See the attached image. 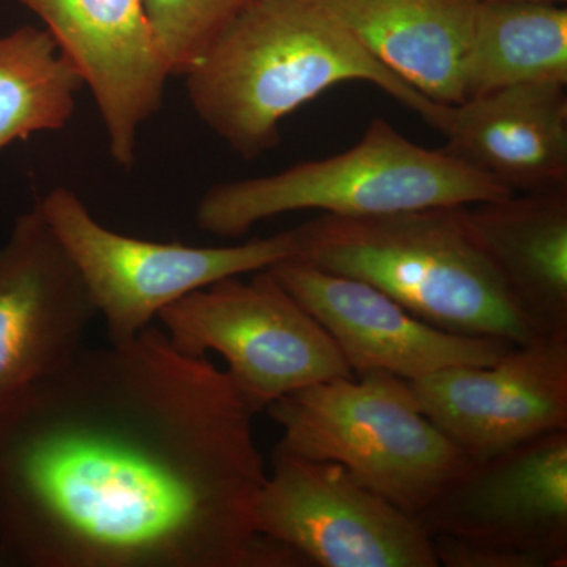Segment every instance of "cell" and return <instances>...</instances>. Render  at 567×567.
<instances>
[{
  "instance_id": "obj_3",
  "label": "cell",
  "mask_w": 567,
  "mask_h": 567,
  "mask_svg": "<svg viewBox=\"0 0 567 567\" xmlns=\"http://www.w3.org/2000/svg\"><path fill=\"white\" fill-rule=\"evenodd\" d=\"M465 205L369 216L322 215L295 227L309 265L377 287L450 333L525 344L537 336L473 240Z\"/></svg>"
},
{
  "instance_id": "obj_20",
  "label": "cell",
  "mask_w": 567,
  "mask_h": 567,
  "mask_svg": "<svg viewBox=\"0 0 567 567\" xmlns=\"http://www.w3.org/2000/svg\"><path fill=\"white\" fill-rule=\"evenodd\" d=\"M483 2V0H477ZM511 2H548V3H566L567 0H511Z\"/></svg>"
},
{
  "instance_id": "obj_10",
  "label": "cell",
  "mask_w": 567,
  "mask_h": 567,
  "mask_svg": "<svg viewBox=\"0 0 567 567\" xmlns=\"http://www.w3.org/2000/svg\"><path fill=\"white\" fill-rule=\"evenodd\" d=\"M421 412L472 462L567 431V334H537L491 365L410 382Z\"/></svg>"
},
{
  "instance_id": "obj_6",
  "label": "cell",
  "mask_w": 567,
  "mask_h": 567,
  "mask_svg": "<svg viewBox=\"0 0 567 567\" xmlns=\"http://www.w3.org/2000/svg\"><path fill=\"white\" fill-rule=\"evenodd\" d=\"M37 205L80 270L110 342L130 341L186 295L298 256L295 227L233 246L162 244L107 229L63 186Z\"/></svg>"
},
{
  "instance_id": "obj_12",
  "label": "cell",
  "mask_w": 567,
  "mask_h": 567,
  "mask_svg": "<svg viewBox=\"0 0 567 567\" xmlns=\"http://www.w3.org/2000/svg\"><path fill=\"white\" fill-rule=\"evenodd\" d=\"M40 18L99 107L112 159L132 169L137 134L173 76L144 0H17Z\"/></svg>"
},
{
  "instance_id": "obj_7",
  "label": "cell",
  "mask_w": 567,
  "mask_h": 567,
  "mask_svg": "<svg viewBox=\"0 0 567 567\" xmlns=\"http://www.w3.org/2000/svg\"><path fill=\"white\" fill-rule=\"evenodd\" d=\"M164 333L183 353L221 354L254 415L284 395L354 377L322 324L267 270L223 279L163 309Z\"/></svg>"
},
{
  "instance_id": "obj_4",
  "label": "cell",
  "mask_w": 567,
  "mask_h": 567,
  "mask_svg": "<svg viewBox=\"0 0 567 567\" xmlns=\"http://www.w3.org/2000/svg\"><path fill=\"white\" fill-rule=\"evenodd\" d=\"M513 194L443 148L421 147L377 117L349 151L293 164L278 174L212 186L197 203L196 223L216 237L240 238L256 224L286 213L383 215L487 203Z\"/></svg>"
},
{
  "instance_id": "obj_2",
  "label": "cell",
  "mask_w": 567,
  "mask_h": 567,
  "mask_svg": "<svg viewBox=\"0 0 567 567\" xmlns=\"http://www.w3.org/2000/svg\"><path fill=\"white\" fill-rule=\"evenodd\" d=\"M183 78L197 117L245 159L275 148L290 114L342 82L375 85L420 117L434 102L316 0H251Z\"/></svg>"
},
{
  "instance_id": "obj_13",
  "label": "cell",
  "mask_w": 567,
  "mask_h": 567,
  "mask_svg": "<svg viewBox=\"0 0 567 567\" xmlns=\"http://www.w3.org/2000/svg\"><path fill=\"white\" fill-rule=\"evenodd\" d=\"M270 270L322 324L357 375L380 371L412 382L451 365L494 364L516 346L503 338L450 333L417 319L371 284L300 259Z\"/></svg>"
},
{
  "instance_id": "obj_15",
  "label": "cell",
  "mask_w": 567,
  "mask_h": 567,
  "mask_svg": "<svg viewBox=\"0 0 567 567\" xmlns=\"http://www.w3.org/2000/svg\"><path fill=\"white\" fill-rule=\"evenodd\" d=\"M473 240L536 334H567V188L465 205Z\"/></svg>"
},
{
  "instance_id": "obj_8",
  "label": "cell",
  "mask_w": 567,
  "mask_h": 567,
  "mask_svg": "<svg viewBox=\"0 0 567 567\" xmlns=\"http://www.w3.org/2000/svg\"><path fill=\"white\" fill-rule=\"evenodd\" d=\"M254 528L322 567H439L412 514L361 484L341 464L276 447L254 505Z\"/></svg>"
},
{
  "instance_id": "obj_11",
  "label": "cell",
  "mask_w": 567,
  "mask_h": 567,
  "mask_svg": "<svg viewBox=\"0 0 567 567\" xmlns=\"http://www.w3.org/2000/svg\"><path fill=\"white\" fill-rule=\"evenodd\" d=\"M96 317L80 270L33 205L0 245V410L73 360Z\"/></svg>"
},
{
  "instance_id": "obj_19",
  "label": "cell",
  "mask_w": 567,
  "mask_h": 567,
  "mask_svg": "<svg viewBox=\"0 0 567 567\" xmlns=\"http://www.w3.org/2000/svg\"><path fill=\"white\" fill-rule=\"evenodd\" d=\"M251 0H144L173 76H185Z\"/></svg>"
},
{
  "instance_id": "obj_5",
  "label": "cell",
  "mask_w": 567,
  "mask_h": 567,
  "mask_svg": "<svg viewBox=\"0 0 567 567\" xmlns=\"http://www.w3.org/2000/svg\"><path fill=\"white\" fill-rule=\"evenodd\" d=\"M267 412L282 429L276 447L341 464L415 517L472 462L421 412L409 380L388 372L315 383Z\"/></svg>"
},
{
  "instance_id": "obj_14",
  "label": "cell",
  "mask_w": 567,
  "mask_h": 567,
  "mask_svg": "<svg viewBox=\"0 0 567 567\" xmlns=\"http://www.w3.org/2000/svg\"><path fill=\"white\" fill-rule=\"evenodd\" d=\"M423 121L445 137L443 151L511 193L567 188V85L522 84L432 102Z\"/></svg>"
},
{
  "instance_id": "obj_9",
  "label": "cell",
  "mask_w": 567,
  "mask_h": 567,
  "mask_svg": "<svg viewBox=\"0 0 567 567\" xmlns=\"http://www.w3.org/2000/svg\"><path fill=\"white\" fill-rule=\"evenodd\" d=\"M431 537L567 566V431L470 462L416 516Z\"/></svg>"
},
{
  "instance_id": "obj_16",
  "label": "cell",
  "mask_w": 567,
  "mask_h": 567,
  "mask_svg": "<svg viewBox=\"0 0 567 567\" xmlns=\"http://www.w3.org/2000/svg\"><path fill=\"white\" fill-rule=\"evenodd\" d=\"M377 61L436 103L465 100L477 0H316Z\"/></svg>"
},
{
  "instance_id": "obj_1",
  "label": "cell",
  "mask_w": 567,
  "mask_h": 567,
  "mask_svg": "<svg viewBox=\"0 0 567 567\" xmlns=\"http://www.w3.org/2000/svg\"><path fill=\"white\" fill-rule=\"evenodd\" d=\"M254 416L163 328L82 347L0 410V567L311 566L254 528Z\"/></svg>"
},
{
  "instance_id": "obj_17",
  "label": "cell",
  "mask_w": 567,
  "mask_h": 567,
  "mask_svg": "<svg viewBox=\"0 0 567 567\" xmlns=\"http://www.w3.org/2000/svg\"><path fill=\"white\" fill-rule=\"evenodd\" d=\"M522 84L567 85L566 3L477 2L465 100Z\"/></svg>"
},
{
  "instance_id": "obj_18",
  "label": "cell",
  "mask_w": 567,
  "mask_h": 567,
  "mask_svg": "<svg viewBox=\"0 0 567 567\" xmlns=\"http://www.w3.org/2000/svg\"><path fill=\"white\" fill-rule=\"evenodd\" d=\"M81 87L47 29L22 25L0 35V152L65 128Z\"/></svg>"
}]
</instances>
